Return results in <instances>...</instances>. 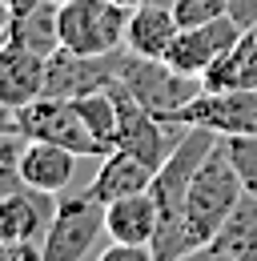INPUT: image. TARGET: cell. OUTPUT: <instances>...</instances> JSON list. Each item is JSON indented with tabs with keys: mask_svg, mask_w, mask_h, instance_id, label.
Returning a JSON list of instances; mask_svg holds the SVG:
<instances>
[{
	"mask_svg": "<svg viewBox=\"0 0 257 261\" xmlns=\"http://www.w3.org/2000/svg\"><path fill=\"white\" fill-rule=\"evenodd\" d=\"M241 197H245V185H241L237 169L225 153V141L217 137V145L201 161L189 185V197H185V237H189L193 249H205L217 241L221 225L229 221V213L237 209Z\"/></svg>",
	"mask_w": 257,
	"mask_h": 261,
	"instance_id": "1",
	"label": "cell"
},
{
	"mask_svg": "<svg viewBox=\"0 0 257 261\" xmlns=\"http://www.w3.org/2000/svg\"><path fill=\"white\" fill-rule=\"evenodd\" d=\"M128 8L113 0H61V44L81 57H109L125 48Z\"/></svg>",
	"mask_w": 257,
	"mask_h": 261,
	"instance_id": "2",
	"label": "cell"
},
{
	"mask_svg": "<svg viewBox=\"0 0 257 261\" xmlns=\"http://www.w3.org/2000/svg\"><path fill=\"white\" fill-rule=\"evenodd\" d=\"M133 100H141L149 113H157L161 121H169L177 109H185L197 93H205V81L201 76H185L169 61H153V57H137L125 53V65H121V81H117Z\"/></svg>",
	"mask_w": 257,
	"mask_h": 261,
	"instance_id": "3",
	"label": "cell"
},
{
	"mask_svg": "<svg viewBox=\"0 0 257 261\" xmlns=\"http://www.w3.org/2000/svg\"><path fill=\"white\" fill-rule=\"evenodd\" d=\"M12 125L24 133L29 141H53V145H64V149L76 153V157L100 161V157L109 153L93 137V129L85 125L76 100H64V97H36L32 105H24V109L12 113Z\"/></svg>",
	"mask_w": 257,
	"mask_h": 261,
	"instance_id": "4",
	"label": "cell"
},
{
	"mask_svg": "<svg viewBox=\"0 0 257 261\" xmlns=\"http://www.w3.org/2000/svg\"><path fill=\"white\" fill-rule=\"evenodd\" d=\"M169 125L213 137H257V89H205L169 117Z\"/></svg>",
	"mask_w": 257,
	"mask_h": 261,
	"instance_id": "5",
	"label": "cell"
},
{
	"mask_svg": "<svg viewBox=\"0 0 257 261\" xmlns=\"http://www.w3.org/2000/svg\"><path fill=\"white\" fill-rule=\"evenodd\" d=\"M109 93H113V100H117V149H125V153H133V157H141L145 165L161 169L165 157L173 153V145L181 141L185 125L161 121L157 113H149L141 100L128 97L121 85H113Z\"/></svg>",
	"mask_w": 257,
	"mask_h": 261,
	"instance_id": "6",
	"label": "cell"
},
{
	"mask_svg": "<svg viewBox=\"0 0 257 261\" xmlns=\"http://www.w3.org/2000/svg\"><path fill=\"white\" fill-rule=\"evenodd\" d=\"M96 233H105V205L89 193L61 197L57 221L40 241V261H85L96 245Z\"/></svg>",
	"mask_w": 257,
	"mask_h": 261,
	"instance_id": "7",
	"label": "cell"
},
{
	"mask_svg": "<svg viewBox=\"0 0 257 261\" xmlns=\"http://www.w3.org/2000/svg\"><path fill=\"white\" fill-rule=\"evenodd\" d=\"M125 53H109V57H81V53H68V48H57L48 57V76H44V97H89V93H100V89H113L121 81V65H125Z\"/></svg>",
	"mask_w": 257,
	"mask_h": 261,
	"instance_id": "8",
	"label": "cell"
},
{
	"mask_svg": "<svg viewBox=\"0 0 257 261\" xmlns=\"http://www.w3.org/2000/svg\"><path fill=\"white\" fill-rule=\"evenodd\" d=\"M245 33L233 16H221V20H209V24H193V29H181L177 40L169 44L165 61L185 72V76H205L209 68L221 61L225 53L237 44V36Z\"/></svg>",
	"mask_w": 257,
	"mask_h": 261,
	"instance_id": "9",
	"label": "cell"
},
{
	"mask_svg": "<svg viewBox=\"0 0 257 261\" xmlns=\"http://www.w3.org/2000/svg\"><path fill=\"white\" fill-rule=\"evenodd\" d=\"M57 209H61V197L29 189V185L0 197V241H8V245H40L44 233L57 221Z\"/></svg>",
	"mask_w": 257,
	"mask_h": 261,
	"instance_id": "10",
	"label": "cell"
},
{
	"mask_svg": "<svg viewBox=\"0 0 257 261\" xmlns=\"http://www.w3.org/2000/svg\"><path fill=\"white\" fill-rule=\"evenodd\" d=\"M44 76L48 61L36 57L20 44H0V109H24L36 97H44Z\"/></svg>",
	"mask_w": 257,
	"mask_h": 261,
	"instance_id": "11",
	"label": "cell"
},
{
	"mask_svg": "<svg viewBox=\"0 0 257 261\" xmlns=\"http://www.w3.org/2000/svg\"><path fill=\"white\" fill-rule=\"evenodd\" d=\"M153 165H145L141 157H133L125 149H113V153H105L100 161H96V173L93 181L85 185V193L100 201V205H113V201H121V197H133V193H145L149 185H153Z\"/></svg>",
	"mask_w": 257,
	"mask_h": 261,
	"instance_id": "12",
	"label": "cell"
},
{
	"mask_svg": "<svg viewBox=\"0 0 257 261\" xmlns=\"http://www.w3.org/2000/svg\"><path fill=\"white\" fill-rule=\"evenodd\" d=\"M161 229V209L153 193H133V197H121L113 205H105V233L109 241H125V245H153Z\"/></svg>",
	"mask_w": 257,
	"mask_h": 261,
	"instance_id": "13",
	"label": "cell"
},
{
	"mask_svg": "<svg viewBox=\"0 0 257 261\" xmlns=\"http://www.w3.org/2000/svg\"><path fill=\"white\" fill-rule=\"evenodd\" d=\"M20 173H24L29 189L64 197V189L72 185V173H76V153H68L64 145H53V141H29Z\"/></svg>",
	"mask_w": 257,
	"mask_h": 261,
	"instance_id": "14",
	"label": "cell"
},
{
	"mask_svg": "<svg viewBox=\"0 0 257 261\" xmlns=\"http://www.w3.org/2000/svg\"><path fill=\"white\" fill-rule=\"evenodd\" d=\"M181 24L173 16V8H157V4H141L128 12V33H125V48L137 57H153L165 61L169 44L177 40Z\"/></svg>",
	"mask_w": 257,
	"mask_h": 261,
	"instance_id": "15",
	"label": "cell"
},
{
	"mask_svg": "<svg viewBox=\"0 0 257 261\" xmlns=\"http://www.w3.org/2000/svg\"><path fill=\"white\" fill-rule=\"evenodd\" d=\"M8 44H20L36 57H53L61 44V0H40L29 12H16L8 24Z\"/></svg>",
	"mask_w": 257,
	"mask_h": 261,
	"instance_id": "16",
	"label": "cell"
},
{
	"mask_svg": "<svg viewBox=\"0 0 257 261\" xmlns=\"http://www.w3.org/2000/svg\"><path fill=\"white\" fill-rule=\"evenodd\" d=\"M201 81L205 89H257V24L237 36V44Z\"/></svg>",
	"mask_w": 257,
	"mask_h": 261,
	"instance_id": "17",
	"label": "cell"
},
{
	"mask_svg": "<svg viewBox=\"0 0 257 261\" xmlns=\"http://www.w3.org/2000/svg\"><path fill=\"white\" fill-rule=\"evenodd\" d=\"M229 261H257V197L245 193L213 241Z\"/></svg>",
	"mask_w": 257,
	"mask_h": 261,
	"instance_id": "18",
	"label": "cell"
},
{
	"mask_svg": "<svg viewBox=\"0 0 257 261\" xmlns=\"http://www.w3.org/2000/svg\"><path fill=\"white\" fill-rule=\"evenodd\" d=\"M76 109H81L85 125L93 129V137L113 153L117 149V100H113V93L100 89V93H89V97H76Z\"/></svg>",
	"mask_w": 257,
	"mask_h": 261,
	"instance_id": "19",
	"label": "cell"
},
{
	"mask_svg": "<svg viewBox=\"0 0 257 261\" xmlns=\"http://www.w3.org/2000/svg\"><path fill=\"white\" fill-rule=\"evenodd\" d=\"M24 145H29V137L16 129V125L0 129V197L24 189V173H20V165H24Z\"/></svg>",
	"mask_w": 257,
	"mask_h": 261,
	"instance_id": "20",
	"label": "cell"
},
{
	"mask_svg": "<svg viewBox=\"0 0 257 261\" xmlns=\"http://www.w3.org/2000/svg\"><path fill=\"white\" fill-rule=\"evenodd\" d=\"M221 141L237 177H241V185H245V193L257 197V137H221Z\"/></svg>",
	"mask_w": 257,
	"mask_h": 261,
	"instance_id": "21",
	"label": "cell"
},
{
	"mask_svg": "<svg viewBox=\"0 0 257 261\" xmlns=\"http://www.w3.org/2000/svg\"><path fill=\"white\" fill-rule=\"evenodd\" d=\"M169 8H173V16H177V24H181V29L209 24V20L229 16V0H173Z\"/></svg>",
	"mask_w": 257,
	"mask_h": 261,
	"instance_id": "22",
	"label": "cell"
},
{
	"mask_svg": "<svg viewBox=\"0 0 257 261\" xmlns=\"http://www.w3.org/2000/svg\"><path fill=\"white\" fill-rule=\"evenodd\" d=\"M96 261H157V257H153V245H125V241H113Z\"/></svg>",
	"mask_w": 257,
	"mask_h": 261,
	"instance_id": "23",
	"label": "cell"
},
{
	"mask_svg": "<svg viewBox=\"0 0 257 261\" xmlns=\"http://www.w3.org/2000/svg\"><path fill=\"white\" fill-rule=\"evenodd\" d=\"M229 16L241 29H253L257 24V0H229Z\"/></svg>",
	"mask_w": 257,
	"mask_h": 261,
	"instance_id": "24",
	"label": "cell"
},
{
	"mask_svg": "<svg viewBox=\"0 0 257 261\" xmlns=\"http://www.w3.org/2000/svg\"><path fill=\"white\" fill-rule=\"evenodd\" d=\"M0 261H40V245H8V241H0Z\"/></svg>",
	"mask_w": 257,
	"mask_h": 261,
	"instance_id": "25",
	"label": "cell"
},
{
	"mask_svg": "<svg viewBox=\"0 0 257 261\" xmlns=\"http://www.w3.org/2000/svg\"><path fill=\"white\" fill-rule=\"evenodd\" d=\"M12 8H8V0H0V40H8V24H12Z\"/></svg>",
	"mask_w": 257,
	"mask_h": 261,
	"instance_id": "26",
	"label": "cell"
},
{
	"mask_svg": "<svg viewBox=\"0 0 257 261\" xmlns=\"http://www.w3.org/2000/svg\"><path fill=\"white\" fill-rule=\"evenodd\" d=\"M36 4H40V0H8L12 12H29V8H36Z\"/></svg>",
	"mask_w": 257,
	"mask_h": 261,
	"instance_id": "27",
	"label": "cell"
},
{
	"mask_svg": "<svg viewBox=\"0 0 257 261\" xmlns=\"http://www.w3.org/2000/svg\"><path fill=\"white\" fill-rule=\"evenodd\" d=\"M113 4H121V8H128V12H133V8H141V4H149V0H113Z\"/></svg>",
	"mask_w": 257,
	"mask_h": 261,
	"instance_id": "28",
	"label": "cell"
},
{
	"mask_svg": "<svg viewBox=\"0 0 257 261\" xmlns=\"http://www.w3.org/2000/svg\"><path fill=\"white\" fill-rule=\"evenodd\" d=\"M0 44H4V40H0Z\"/></svg>",
	"mask_w": 257,
	"mask_h": 261,
	"instance_id": "29",
	"label": "cell"
}]
</instances>
